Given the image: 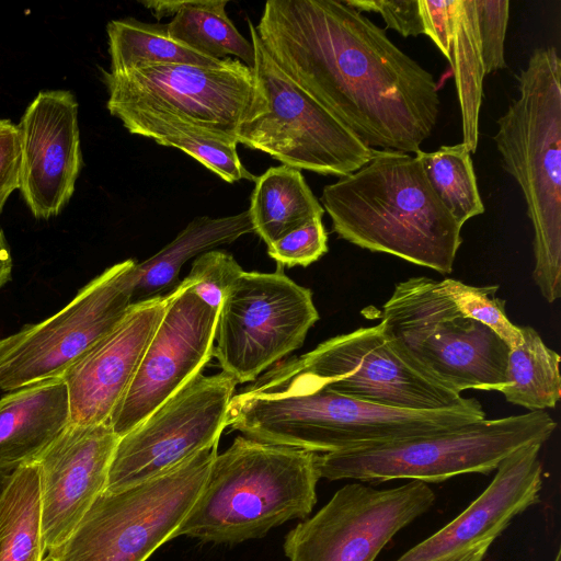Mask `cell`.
Masks as SVG:
<instances>
[{
  "label": "cell",
  "mask_w": 561,
  "mask_h": 561,
  "mask_svg": "<svg viewBox=\"0 0 561 561\" xmlns=\"http://www.w3.org/2000/svg\"><path fill=\"white\" fill-rule=\"evenodd\" d=\"M278 68L375 149L416 153L439 115L433 76L340 0H268L255 26Z\"/></svg>",
  "instance_id": "obj_1"
},
{
  "label": "cell",
  "mask_w": 561,
  "mask_h": 561,
  "mask_svg": "<svg viewBox=\"0 0 561 561\" xmlns=\"http://www.w3.org/2000/svg\"><path fill=\"white\" fill-rule=\"evenodd\" d=\"M333 231L362 249L448 274L460 226L437 197L415 156L374 149L358 170L323 187Z\"/></svg>",
  "instance_id": "obj_2"
},
{
  "label": "cell",
  "mask_w": 561,
  "mask_h": 561,
  "mask_svg": "<svg viewBox=\"0 0 561 561\" xmlns=\"http://www.w3.org/2000/svg\"><path fill=\"white\" fill-rule=\"evenodd\" d=\"M485 419L481 403L414 411L381 407L302 383L248 387L234 394L226 427L242 436L317 454L453 430Z\"/></svg>",
  "instance_id": "obj_3"
},
{
  "label": "cell",
  "mask_w": 561,
  "mask_h": 561,
  "mask_svg": "<svg viewBox=\"0 0 561 561\" xmlns=\"http://www.w3.org/2000/svg\"><path fill=\"white\" fill-rule=\"evenodd\" d=\"M319 454L237 436L216 454L205 483L172 535L238 543L287 520L306 518L317 502Z\"/></svg>",
  "instance_id": "obj_4"
},
{
  "label": "cell",
  "mask_w": 561,
  "mask_h": 561,
  "mask_svg": "<svg viewBox=\"0 0 561 561\" xmlns=\"http://www.w3.org/2000/svg\"><path fill=\"white\" fill-rule=\"evenodd\" d=\"M518 98L497 121L494 141L516 180L534 229L533 278L550 304L561 296V59L533 51L517 76Z\"/></svg>",
  "instance_id": "obj_5"
},
{
  "label": "cell",
  "mask_w": 561,
  "mask_h": 561,
  "mask_svg": "<svg viewBox=\"0 0 561 561\" xmlns=\"http://www.w3.org/2000/svg\"><path fill=\"white\" fill-rule=\"evenodd\" d=\"M106 107L133 135L193 133L237 140L255 99L254 71L229 57L220 67L162 64L103 71Z\"/></svg>",
  "instance_id": "obj_6"
},
{
  "label": "cell",
  "mask_w": 561,
  "mask_h": 561,
  "mask_svg": "<svg viewBox=\"0 0 561 561\" xmlns=\"http://www.w3.org/2000/svg\"><path fill=\"white\" fill-rule=\"evenodd\" d=\"M380 327L411 366L461 394L497 391L511 347L462 313L443 282L414 276L398 283L381 310Z\"/></svg>",
  "instance_id": "obj_7"
},
{
  "label": "cell",
  "mask_w": 561,
  "mask_h": 561,
  "mask_svg": "<svg viewBox=\"0 0 561 561\" xmlns=\"http://www.w3.org/2000/svg\"><path fill=\"white\" fill-rule=\"evenodd\" d=\"M556 427L546 411L482 419L435 434L319 454L320 478L437 483L465 473L488 474L520 447L543 445Z\"/></svg>",
  "instance_id": "obj_8"
},
{
  "label": "cell",
  "mask_w": 561,
  "mask_h": 561,
  "mask_svg": "<svg viewBox=\"0 0 561 561\" xmlns=\"http://www.w3.org/2000/svg\"><path fill=\"white\" fill-rule=\"evenodd\" d=\"M217 446L138 484L104 490L49 561H146L172 539L198 496Z\"/></svg>",
  "instance_id": "obj_9"
},
{
  "label": "cell",
  "mask_w": 561,
  "mask_h": 561,
  "mask_svg": "<svg viewBox=\"0 0 561 561\" xmlns=\"http://www.w3.org/2000/svg\"><path fill=\"white\" fill-rule=\"evenodd\" d=\"M248 25L256 99L239 127L238 144L283 165L339 179L368 162L374 149L291 81L268 56L250 20Z\"/></svg>",
  "instance_id": "obj_10"
},
{
  "label": "cell",
  "mask_w": 561,
  "mask_h": 561,
  "mask_svg": "<svg viewBox=\"0 0 561 561\" xmlns=\"http://www.w3.org/2000/svg\"><path fill=\"white\" fill-rule=\"evenodd\" d=\"M302 383L368 403L414 411L449 409L472 398L422 374L391 346L380 324L333 336L312 351L276 364L250 387Z\"/></svg>",
  "instance_id": "obj_11"
},
{
  "label": "cell",
  "mask_w": 561,
  "mask_h": 561,
  "mask_svg": "<svg viewBox=\"0 0 561 561\" xmlns=\"http://www.w3.org/2000/svg\"><path fill=\"white\" fill-rule=\"evenodd\" d=\"M283 267L273 273L243 271L219 307L213 356L237 383L256 380L298 350L319 320L312 291Z\"/></svg>",
  "instance_id": "obj_12"
},
{
  "label": "cell",
  "mask_w": 561,
  "mask_h": 561,
  "mask_svg": "<svg viewBox=\"0 0 561 561\" xmlns=\"http://www.w3.org/2000/svg\"><path fill=\"white\" fill-rule=\"evenodd\" d=\"M136 261L107 267L60 311L0 339V389L61 377L105 337L131 307Z\"/></svg>",
  "instance_id": "obj_13"
},
{
  "label": "cell",
  "mask_w": 561,
  "mask_h": 561,
  "mask_svg": "<svg viewBox=\"0 0 561 561\" xmlns=\"http://www.w3.org/2000/svg\"><path fill=\"white\" fill-rule=\"evenodd\" d=\"M236 386L237 381L224 371L193 377L119 437L105 490H121L152 479L218 445Z\"/></svg>",
  "instance_id": "obj_14"
},
{
  "label": "cell",
  "mask_w": 561,
  "mask_h": 561,
  "mask_svg": "<svg viewBox=\"0 0 561 561\" xmlns=\"http://www.w3.org/2000/svg\"><path fill=\"white\" fill-rule=\"evenodd\" d=\"M435 502L427 483L377 490L348 483L286 536L289 561H375L391 538Z\"/></svg>",
  "instance_id": "obj_15"
},
{
  "label": "cell",
  "mask_w": 561,
  "mask_h": 561,
  "mask_svg": "<svg viewBox=\"0 0 561 561\" xmlns=\"http://www.w3.org/2000/svg\"><path fill=\"white\" fill-rule=\"evenodd\" d=\"M219 309L185 280L169 294L163 317L108 424L122 437L176 393L214 355Z\"/></svg>",
  "instance_id": "obj_16"
},
{
  "label": "cell",
  "mask_w": 561,
  "mask_h": 561,
  "mask_svg": "<svg viewBox=\"0 0 561 561\" xmlns=\"http://www.w3.org/2000/svg\"><path fill=\"white\" fill-rule=\"evenodd\" d=\"M20 187L36 218L58 215L82 168L78 102L67 90L41 91L18 125Z\"/></svg>",
  "instance_id": "obj_17"
},
{
  "label": "cell",
  "mask_w": 561,
  "mask_h": 561,
  "mask_svg": "<svg viewBox=\"0 0 561 561\" xmlns=\"http://www.w3.org/2000/svg\"><path fill=\"white\" fill-rule=\"evenodd\" d=\"M541 446L527 445L507 456L461 514L394 561H482L514 517L539 501Z\"/></svg>",
  "instance_id": "obj_18"
},
{
  "label": "cell",
  "mask_w": 561,
  "mask_h": 561,
  "mask_svg": "<svg viewBox=\"0 0 561 561\" xmlns=\"http://www.w3.org/2000/svg\"><path fill=\"white\" fill-rule=\"evenodd\" d=\"M119 437L108 423L70 425L36 459L46 550L59 546L105 490Z\"/></svg>",
  "instance_id": "obj_19"
},
{
  "label": "cell",
  "mask_w": 561,
  "mask_h": 561,
  "mask_svg": "<svg viewBox=\"0 0 561 561\" xmlns=\"http://www.w3.org/2000/svg\"><path fill=\"white\" fill-rule=\"evenodd\" d=\"M169 294L133 304L123 320L61 376L72 424L108 423L163 317Z\"/></svg>",
  "instance_id": "obj_20"
},
{
  "label": "cell",
  "mask_w": 561,
  "mask_h": 561,
  "mask_svg": "<svg viewBox=\"0 0 561 561\" xmlns=\"http://www.w3.org/2000/svg\"><path fill=\"white\" fill-rule=\"evenodd\" d=\"M419 5L424 35L450 65L461 113L462 144L474 153L485 76L474 0H419Z\"/></svg>",
  "instance_id": "obj_21"
},
{
  "label": "cell",
  "mask_w": 561,
  "mask_h": 561,
  "mask_svg": "<svg viewBox=\"0 0 561 561\" xmlns=\"http://www.w3.org/2000/svg\"><path fill=\"white\" fill-rule=\"evenodd\" d=\"M62 377L31 382L0 399V468L35 462L70 425Z\"/></svg>",
  "instance_id": "obj_22"
},
{
  "label": "cell",
  "mask_w": 561,
  "mask_h": 561,
  "mask_svg": "<svg viewBox=\"0 0 561 561\" xmlns=\"http://www.w3.org/2000/svg\"><path fill=\"white\" fill-rule=\"evenodd\" d=\"M254 232L248 210L225 217L198 216L159 252L133 271L131 304L174 290L183 265L191 259Z\"/></svg>",
  "instance_id": "obj_23"
},
{
  "label": "cell",
  "mask_w": 561,
  "mask_h": 561,
  "mask_svg": "<svg viewBox=\"0 0 561 561\" xmlns=\"http://www.w3.org/2000/svg\"><path fill=\"white\" fill-rule=\"evenodd\" d=\"M254 182L248 213L254 232L267 247L324 214L300 170L271 167Z\"/></svg>",
  "instance_id": "obj_24"
},
{
  "label": "cell",
  "mask_w": 561,
  "mask_h": 561,
  "mask_svg": "<svg viewBox=\"0 0 561 561\" xmlns=\"http://www.w3.org/2000/svg\"><path fill=\"white\" fill-rule=\"evenodd\" d=\"M41 479L36 462L15 468L0 493V561H44Z\"/></svg>",
  "instance_id": "obj_25"
},
{
  "label": "cell",
  "mask_w": 561,
  "mask_h": 561,
  "mask_svg": "<svg viewBox=\"0 0 561 561\" xmlns=\"http://www.w3.org/2000/svg\"><path fill=\"white\" fill-rule=\"evenodd\" d=\"M520 345L510 350L505 381L507 402L531 411L553 409L561 398L560 355L529 325L519 327Z\"/></svg>",
  "instance_id": "obj_26"
},
{
  "label": "cell",
  "mask_w": 561,
  "mask_h": 561,
  "mask_svg": "<svg viewBox=\"0 0 561 561\" xmlns=\"http://www.w3.org/2000/svg\"><path fill=\"white\" fill-rule=\"evenodd\" d=\"M106 33L112 73L162 64L220 67L228 59L203 56L174 41L168 32V24L126 18L110 21Z\"/></svg>",
  "instance_id": "obj_27"
},
{
  "label": "cell",
  "mask_w": 561,
  "mask_h": 561,
  "mask_svg": "<svg viewBox=\"0 0 561 561\" xmlns=\"http://www.w3.org/2000/svg\"><path fill=\"white\" fill-rule=\"evenodd\" d=\"M227 0H194L168 24L170 36L198 54L215 59L234 57L253 69L255 51L226 13Z\"/></svg>",
  "instance_id": "obj_28"
},
{
  "label": "cell",
  "mask_w": 561,
  "mask_h": 561,
  "mask_svg": "<svg viewBox=\"0 0 561 561\" xmlns=\"http://www.w3.org/2000/svg\"><path fill=\"white\" fill-rule=\"evenodd\" d=\"M414 156L433 191L460 226L484 213L471 152L462 142L432 152L419 150Z\"/></svg>",
  "instance_id": "obj_29"
},
{
  "label": "cell",
  "mask_w": 561,
  "mask_h": 561,
  "mask_svg": "<svg viewBox=\"0 0 561 561\" xmlns=\"http://www.w3.org/2000/svg\"><path fill=\"white\" fill-rule=\"evenodd\" d=\"M458 309L499 335L511 348L520 345L519 325L505 312V300L496 296L497 285L473 286L453 278L442 279Z\"/></svg>",
  "instance_id": "obj_30"
},
{
  "label": "cell",
  "mask_w": 561,
  "mask_h": 561,
  "mask_svg": "<svg viewBox=\"0 0 561 561\" xmlns=\"http://www.w3.org/2000/svg\"><path fill=\"white\" fill-rule=\"evenodd\" d=\"M154 141L184 151L227 183L256 180L242 164L234 141L193 133H173Z\"/></svg>",
  "instance_id": "obj_31"
},
{
  "label": "cell",
  "mask_w": 561,
  "mask_h": 561,
  "mask_svg": "<svg viewBox=\"0 0 561 561\" xmlns=\"http://www.w3.org/2000/svg\"><path fill=\"white\" fill-rule=\"evenodd\" d=\"M242 272V267L231 254L214 249L194 260L188 275L183 280L193 287L204 302L219 309L225 295Z\"/></svg>",
  "instance_id": "obj_32"
},
{
  "label": "cell",
  "mask_w": 561,
  "mask_h": 561,
  "mask_svg": "<svg viewBox=\"0 0 561 561\" xmlns=\"http://www.w3.org/2000/svg\"><path fill=\"white\" fill-rule=\"evenodd\" d=\"M478 36L484 73L506 67L504 42L510 16L507 0H474Z\"/></svg>",
  "instance_id": "obj_33"
},
{
  "label": "cell",
  "mask_w": 561,
  "mask_h": 561,
  "mask_svg": "<svg viewBox=\"0 0 561 561\" xmlns=\"http://www.w3.org/2000/svg\"><path fill=\"white\" fill-rule=\"evenodd\" d=\"M328 252L322 217H316L267 247V254L282 266L306 267Z\"/></svg>",
  "instance_id": "obj_34"
},
{
  "label": "cell",
  "mask_w": 561,
  "mask_h": 561,
  "mask_svg": "<svg viewBox=\"0 0 561 561\" xmlns=\"http://www.w3.org/2000/svg\"><path fill=\"white\" fill-rule=\"evenodd\" d=\"M359 12L379 13L388 28L404 37L424 34L419 0H343Z\"/></svg>",
  "instance_id": "obj_35"
},
{
  "label": "cell",
  "mask_w": 561,
  "mask_h": 561,
  "mask_svg": "<svg viewBox=\"0 0 561 561\" xmlns=\"http://www.w3.org/2000/svg\"><path fill=\"white\" fill-rule=\"evenodd\" d=\"M20 161L18 125L0 119V215L9 196L20 187Z\"/></svg>",
  "instance_id": "obj_36"
},
{
  "label": "cell",
  "mask_w": 561,
  "mask_h": 561,
  "mask_svg": "<svg viewBox=\"0 0 561 561\" xmlns=\"http://www.w3.org/2000/svg\"><path fill=\"white\" fill-rule=\"evenodd\" d=\"M12 259L4 233L0 229V288L10 279Z\"/></svg>",
  "instance_id": "obj_37"
},
{
  "label": "cell",
  "mask_w": 561,
  "mask_h": 561,
  "mask_svg": "<svg viewBox=\"0 0 561 561\" xmlns=\"http://www.w3.org/2000/svg\"><path fill=\"white\" fill-rule=\"evenodd\" d=\"M12 471L13 470L11 469L0 468V493L2 492Z\"/></svg>",
  "instance_id": "obj_38"
}]
</instances>
